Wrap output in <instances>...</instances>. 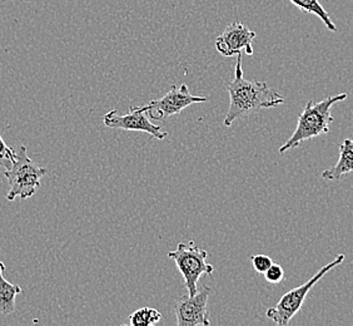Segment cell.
Returning <instances> with one entry per match:
<instances>
[{"label":"cell","mask_w":353,"mask_h":326,"mask_svg":"<svg viewBox=\"0 0 353 326\" xmlns=\"http://www.w3.org/2000/svg\"><path fill=\"white\" fill-rule=\"evenodd\" d=\"M351 172H353V140H345L340 146L339 162L332 169L323 171L322 177L327 181H339Z\"/></svg>","instance_id":"cell-10"},{"label":"cell","mask_w":353,"mask_h":326,"mask_svg":"<svg viewBox=\"0 0 353 326\" xmlns=\"http://www.w3.org/2000/svg\"><path fill=\"white\" fill-rule=\"evenodd\" d=\"M10 163V169L4 170V176L9 184L8 201H14L18 196L21 200L32 198L39 190L41 178L47 175V169L28 157L26 146H21L15 151V157Z\"/></svg>","instance_id":"cell-3"},{"label":"cell","mask_w":353,"mask_h":326,"mask_svg":"<svg viewBox=\"0 0 353 326\" xmlns=\"http://www.w3.org/2000/svg\"><path fill=\"white\" fill-rule=\"evenodd\" d=\"M256 33L252 32L242 23H231L224 29L223 33L219 35L216 41V48L218 52L224 57H233V55L242 53L245 50V55H253V41L256 38Z\"/></svg>","instance_id":"cell-9"},{"label":"cell","mask_w":353,"mask_h":326,"mask_svg":"<svg viewBox=\"0 0 353 326\" xmlns=\"http://www.w3.org/2000/svg\"><path fill=\"white\" fill-rule=\"evenodd\" d=\"M162 319V314L157 309L144 306L137 310L130 316V324L132 326H152L156 325Z\"/></svg>","instance_id":"cell-13"},{"label":"cell","mask_w":353,"mask_h":326,"mask_svg":"<svg viewBox=\"0 0 353 326\" xmlns=\"http://www.w3.org/2000/svg\"><path fill=\"white\" fill-rule=\"evenodd\" d=\"M6 265L0 261V313L12 315L15 311V299L23 292L19 285H13L4 278Z\"/></svg>","instance_id":"cell-11"},{"label":"cell","mask_w":353,"mask_h":326,"mask_svg":"<svg viewBox=\"0 0 353 326\" xmlns=\"http://www.w3.org/2000/svg\"><path fill=\"white\" fill-rule=\"evenodd\" d=\"M168 258L176 262L190 295H194L198 291L197 284L201 276L212 275L214 272L213 265L207 262L208 252L199 249L194 242H181L176 250L168 252Z\"/></svg>","instance_id":"cell-5"},{"label":"cell","mask_w":353,"mask_h":326,"mask_svg":"<svg viewBox=\"0 0 353 326\" xmlns=\"http://www.w3.org/2000/svg\"><path fill=\"white\" fill-rule=\"evenodd\" d=\"M291 3L302 12L314 14L316 17H319L328 30L339 32V28L336 27V24L331 21L330 14L327 13L326 9L321 6L319 0H291Z\"/></svg>","instance_id":"cell-12"},{"label":"cell","mask_w":353,"mask_h":326,"mask_svg":"<svg viewBox=\"0 0 353 326\" xmlns=\"http://www.w3.org/2000/svg\"><path fill=\"white\" fill-rule=\"evenodd\" d=\"M207 102L202 95H192L187 84H181L179 88L172 86L170 92L159 99L150 101L147 106L150 118L156 121H163L164 118L179 115L183 109L196 103Z\"/></svg>","instance_id":"cell-7"},{"label":"cell","mask_w":353,"mask_h":326,"mask_svg":"<svg viewBox=\"0 0 353 326\" xmlns=\"http://www.w3.org/2000/svg\"><path fill=\"white\" fill-rule=\"evenodd\" d=\"M265 279L271 284H279L285 279V270L279 264H272L271 267L263 274Z\"/></svg>","instance_id":"cell-14"},{"label":"cell","mask_w":353,"mask_h":326,"mask_svg":"<svg viewBox=\"0 0 353 326\" xmlns=\"http://www.w3.org/2000/svg\"><path fill=\"white\" fill-rule=\"evenodd\" d=\"M230 93V109L224 118V126L231 127L241 117L248 116L262 108H274L285 103L283 95L271 88L265 82L247 81L243 77L242 53L237 55L234 79L227 87Z\"/></svg>","instance_id":"cell-1"},{"label":"cell","mask_w":353,"mask_h":326,"mask_svg":"<svg viewBox=\"0 0 353 326\" xmlns=\"http://www.w3.org/2000/svg\"><path fill=\"white\" fill-rule=\"evenodd\" d=\"M343 261H345V255L341 253L330 264L323 266L314 276H312L303 285L299 286L291 291L285 292V295L277 303V305L270 307L265 311L267 318L271 319L274 324H277L279 326L288 325L293 316L301 310L308 292L311 291L313 286L316 285L323 276H326L327 274L333 270L334 267L340 266Z\"/></svg>","instance_id":"cell-4"},{"label":"cell","mask_w":353,"mask_h":326,"mask_svg":"<svg viewBox=\"0 0 353 326\" xmlns=\"http://www.w3.org/2000/svg\"><path fill=\"white\" fill-rule=\"evenodd\" d=\"M212 289L210 286H204L202 290L194 295L182 296L174 303V314H176V325L178 326H210V313H208V299Z\"/></svg>","instance_id":"cell-8"},{"label":"cell","mask_w":353,"mask_h":326,"mask_svg":"<svg viewBox=\"0 0 353 326\" xmlns=\"http://www.w3.org/2000/svg\"><path fill=\"white\" fill-rule=\"evenodd\" d=\"M103 123L108 128L123 129V131H136V132H145L157 140H164L168 137V132H165L150 121V112L147 106L142 107H130L127 115H119L117 109L108 112Z\"/></svg>","instance_id":"cell-6"},{"label":"cell","mask_w":353,"mask_h":326,"mask_svg":"<svg viewBox=\"0 0 353 326\" xmlns=\"http://www.w3.org/2000/svg\"><path fill=\"white\" fill-rule=\"evenodd\" d=\"M14 157H15V151L10 148L7 143L4 142L3 137L0 136V162H3V161L12 162Z\"/></svg>","instance_id":"cell-16"},{"label":"cell","mask_w":353,"mask_h":326,"mask_svg":"<svg viewBox=\"0 0 353 326\" xmlns=\"http://www.w3.org/2000/svg\"><path fill=\"white\" fill-rule=\"evenodd\" d=\"M251 261L253 269L259 274H265L273 264L272 258L267 255H253L251 256Z\"/></svg>","instance_id":"cell-15"},{"label":"cell","mask_w":353,"mask_h":326,"mask_svg":"<svg viewBox=\"0 0 353 326\" xmlns=\"http://www.w3.org/2000/svg\"><path fill=\"white\" fill-rule=\"evenodd\" d=\"M346 98L347 93H341L327 97L319 103L313 101L307 103L303 112L299 115L296 131L290 137V140L283 146H281L279 153H285L287 151L296 148L307 140L328 133L330 124L333 122L331 109L336 103L342 102Z\"/></svg>","instance_id":"cell-2"}]
</instances>
